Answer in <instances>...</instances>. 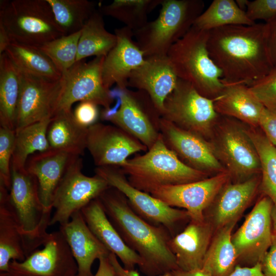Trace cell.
Here are the masks:
<instances>
[{"label":"cell","mask_w":276,"mask_h":276,"mask_svg":"<svg viewBox=\"0 0 276 276\" xmlns=\"http://www.w3.org/2000/svg\"><path fill=\"white\" fill-rule=\"evenodd\" d=\"M208 49L224 83L249 86L273 69L265 23L212 30L209 33Z\"/></svg>","instance_id":"6da1fadb"},{"label":"cell","mask_w":276,"mask_h":276,"mask_svg":"<svg viewBox=\"0 0 276 276\" xmlns=\"http://www.w3.org/2000/svg\"><path fill=\"white\" fill-rule=\"evenodd\" d=\"M109 220L126 244L141 257V270L147 276H159L178 269L169 242V232L151 224L137 215L125 196L109 187L99 196Z\"/></svg>","instance_id":"7a4b0ae2"},{"label":"cell","mask_w":276,"mask_h":276,"mask_svg":"<svg viewBox=\"0 0 276 276\" xmlns=\"http://www.w3.org/2000/svg\"><path fill=\"white\" fill-rule=\"evenodd\" d=\"M209 31L194 26L169 49L167 56L180 79L190 83L200 94L215 99L224 84L220 69L208 49Z\"/></svg>","instance_id":"3957f363"},{"label":"cell","mask_w":276,"mask_h":276,"mask_svg":"<svg viewBox=\"0 0 276 276\" xmlns=\"http://www.w3.org/2000/svg\"><path fill=\"white\" fill-rule=\"evenodd\" d=\"M120 168L132 186L146 193L157 187L196 181L209 175L184 164L166 146L161 134L146 153L128 159Z\"/></svg>","instance_id":"277c9868"},{"label":"cell","mask_w":276,"mask_h":276,"mask_svg":"<svg viewBox=\"0 0 276 276\" xmlns=\"http://www.w3.org/2000/svg\"><path fill=\"white\" fill-rule=\"evenodd\" d=\"M157 18L133 32L135 42L145 57L167 55L170 48L183 37L203 12L201 0H163Z\"/></svg>","instance_id":"5b68a950"},{"label":"cell","mask_w":276,"mask_h":276,"mask_svg":"<svg viewBox=\"0 0 276 276\" xmlns=\"http://www.w3.org/2000/svg\"><path fill=\"white\" fill-rule=\"evenodd\" d=\"M0 24L11 41L38 47L62 35L47 0H3Z\"/></svg>","instance_id":"8992f818"},{"label":"cell","mask_w":276,"mask_h":276,"mask_svg":"<svg viewBox=\"0 0 276 276\" xmlns=\"http://www.w3.org/2000/svg\"><path fill=\"white\" fill-rule=\"evenodd\" d=\"M9 201L19 224L26 257L42 245L51 212L45 211L39 198L37 178L25 168L11 164Z\"/></svg>","instance_id":"52a82bcc"},{"label":"cell","mask_w":276,"mask_h":276,"mask_svg":"<svg viewBox=\"0 0 276 276\" xmlns=\"http://www.w3.org/2000/svg\"><path fill=\"white\" fill-rule=\"evenodd\" d=\"M116 104L104 108L100 117L131 135L150 149L160 135L161 115L148 94L117 87L111 90Z\"/></svg>","instance_id":"ba28073f"},{"label":"cell","mask_w":276,"mask_h":276,"mask_svg":"<svg viewBox=\"0 0 276 276\" xmlns=\"http://www.w3.org/2000/svg\"><path fill=\"white\" fill-rule=\"evenodd\" d=\"M224 117L220 118L209 141L231 177L243 181L261 172L259 156L246 128L231 118Z\"/></svg>","instance_id":"9c48e42d"},{"label":"cell","mask_w":276,"mask_h":276,"mask_svg":"<svg viewBox=\"0 0 276 276\" xmlns=\"http://www.w3.org/2000/svg\"><path fill=\"white\" fill-rule=\"evenodd\" d=\"M220 115L214 100L200 94L190 83L179 79L167 97L162 118L177 127L209 140Z\"/></svg>","instance_id":"30bf717a"},{"label":"cell","mask_w":276,"mask_h":276,"mask_svg":"<svg viewBox=\"0 0 276 276\" xmlns=\"http://www.w3.org/2000/svg\"><path fill=\"white\" fill-rule=\"evenodd\" d=\"M104 58V56H100L88 62L84 60L77 61L62 75L54 115L60 111L72 110L73 104L78 101H90L104 108L111 107L114 99L110 89L104 85L102 79Z\"/></svg>","instance_id":"8fae6325"},{"label":"cell","mask_w":276,"mask_h":276,"mask_svg":"<svg viewBox=\"0 0 276 276\" xmlns=\"http://www.w3.org/2000/svg\"><path fill=\"white\" fill-rule=\"evenodd\" d=\"M82 159L77 156L67 168L54 195L49 226L68 222L72 215L98 198L110 186L100 176L82 172Z\"/></svg>","instance_id":"7c38bea8"},{"label":"cell","mask_w":276,"mask_h":276,"mask_svg":"<svg viewBox=\"0 0 276 276\" xmlns=\"http://www.w3.org/2000/svg\"><path fill=\"white\" fill-rule=\"evenodd\" d=\"M95 173L105 180L110 187L121 192L137 215L151 224L163 226L170 234L173 233L178 222L190 218L185 210L169 206L132 186L120 167H98Z\"/></svg>","instance_id":"4fadbf2b"},{"label":"cell","mask_w":276,"mask_h":276,"mask_svg":"<svg viewBox=\"0 0 276 276\" xmlns=\"http://www.w3.org/2000/svg\"><path fill=\"white\" fill-rule=\"evenodd\" d=\"M231 178L227 171L200 180L157 187L147 193L172 207L182 208L191 220L203 222L204 212Z\"/></svg>","instance_id":"5bb4252c"},{"label":"cell","mask_w":276,"mask_h":276,"mask_svg":"<svg viewBox=\"0 0 276 276\" xmlns=\"http://www.w3.org/2000/svg\"><path fill=\"white\" fill-rule=\"evenodd\" d=\"M42 245L23 261H11L10 275L77 276V264L60 230L49 233Z\"/></svg>","instance_id":"9a60e30c"},{"label":"cell","mask_w":276,"mask_h":276,"mask_svg":"<svg viewBox=\"0 0 276 276\" xmlns=\"http://www.w3.org/2000/svg\"><path fill=\"white\" fill-rule=\"evenodd\" d=\"M20 72L21 88L15 131L28 125L52 118L62 84L61 78L52 80L20 70Z\"/></svg>","instance_id":"2e32d148"},{"label":"cell","mask_w":276,"mask_h":276,"mask_svg":"<svg viewBox=\"0 0 276 276\" xmlns=\"http://www.w3.org/2000/svg\"><path fill=\"white\" fill-rule=\"evenodd\" d=\"M273 204L266 196L260 199L242 225L232 235V241L238 259L251 266L261 263L271 244Z\"/></svg>","instance_id":"e0dca14e"},{"label":"cell","mask_w":276,"mask_h":276,"mask_svg":"<svg viewBox=\"0 0 276 276\" xmlns=\"http://www.w3.org/2000/svg\"><path fill=\"white\" fill-rule=\"evenodd\" d=\"M86 149L98 167L121 168L131 155L148 148L121 128L96 123L88 128Z\"/></svg>","instance_id":"ac0fdd59"},{"label":"cell","mask_w":276,"mask_h":276,"mask_svg":"<svg viewBox=\"0 0 276 276\" xmlns=\"http://www.w3.org/2000/svg\"><path fill=\"white\" fill-rule=\"evenodd\" d=\"M160 133L166 146L188 166L208 175L226 171L216 157L209 140L162 118Z\"/></svg>","instance_id":"d6986e66"},{"label":"cell","mask_w":276,"mask_h":276,"mask_svg":"<svg viewBox=\"0 0 276 276\" xmlns=\"http://www.w3.org/2000/svg\"><path fill=\"white\" fill-rule=\"evenodd\" d=\"M178 79L167 55L153 56L146 57L144 63L131 72L128 87L147 93L162 117L164 102Z\"/></svg>","instance_id":"ffe728a7"},{"label":"cell","mask_w":276,"mask_h":276,"mask_svg":"<svg viewBox=\"0 0 276 276\" xmlns=\"http://www.w3.org/2000/svg\"><path fill=\"white\" fill-rule=\"evenodd\" d=\"M117 41L105 57L102 66V79L108 89L114 84L117 87H128V80L131 72L145 61L143 52L133 40V32L124 26L114 31Z\"/></svg>","instance_id":"44dd1931"},{"label":"cell","mask_w":276,"mask_h":276,"mask_svg":"<svg viewBox=\"0 0 276 276\" xmlns=\"http://www.w3.org/2000/svg\"><path fill=\"white\" fill-rule=\"evenodd\" d=\"M77 156L50 149L28 158L25 168L37 178L39 198L45 211L52 212L56 191L67 168Z\"/></svg>","instance_id":"7402d4cb"},{"label":"cell","mask_w":276,"mask_h":276,"mask_svg":"<svg viewBox=\"0 0 276 276\" xmlns=\"http://www.w3.org/2000/svg\"><path fill=\"white\" fill-rule=\"evenodd\" d=\"M59 230L67 243L78 266L77 276H93L91 267L96 259L110 253L93 234L81 211L74 213Z\"/></svg>","instance_id":"603a6c76"},{"label":"cell","mask_w":276,"mask_h":276,"mask_svg":"<svg viewBox=\"0 0 276 276\" xmlns=\"http://www.w3.org/2000/svg\"><path fill=\"white\" fill-rule=\"evenodd\" d=\"M88 227L109 250L122 262L124 267L133 270L136 265L143 264L141 257L124 242L108 218L99 197L81 210Z\"/></svg>","instance_id":"cb8c5ba5"},{"label":"cell","mask_w":276,"mask_h":276,"mask_svg":"<svg viewBox=\"0 0 276 276\" xmlns=\"http://www.w3.org/2000/svg\"><path fill=\"white\" fill-rule=\"evenodd\" d=\"M213 230L206 219L203 222L191 220L182 232L171 238L169 246L175 256L178 269L190 271L202 268Z\"/></svg>","instance_id":"d4e9b609"},{"label":"cell","mask_w":276,"mask_h":276,"mask_svg":"<svg viewBox=\"0 0 276 276\" xmlns=\"http://www.w3.org/2000/svg\"><path fill=\"white\" fill-rule=\"evenodd\" d=\"M259 185L256 176L243 181L227 182L210 205L212 210L209 221H212L214 229L237 221L254 198Z\"/></svg>","instance_id":"484cf974"},{"label":"cell","mask_w":276,"mask_h":276,"mask_svg":"<svg viewBox=\"0 0 276 276\" xmlns=\"http://www.w3.org/2000/svg\"><path fill=\"white\" fill-rule=\"evenodd\" d=\"M223 83L222 91L214 99L217 113L238 120L251 127L259 126L265 107L249 86L241 83Z\"/></svg>","instance_id":"4316f807"},{"label":"cell","mask_w":276,"mask_h":276,"mask_svg":"<svg viewBox=\"0 0 276 276\" xmlns=\"http://www.w3.org/2000/svg\"><path fill=\"white\" fill-rule=\"evenodd\" d=\"M26 256L20 227L9 201V192L0 183V272H8L11 261L21 262Z\"/></svg>","instance_id":"83f0119b"},{"label":"cell","mask_w":276,"mask_h":276,"mask_svg":"<svg viewBox=\"0 0 276 276\" xmlns=\"http://www.w3.org/2000/svg\"><path fill=\"white\" fill-rule=\"evenodd\" d=\"M88 128L79 125L73 111H60L51 119L47 130L50 149L79 156L86 149Z\"/></svg>","instance_id":"f1b7e54d"},{"label":"cell","mask_w":276,"mask_h":276,"mask_svg":"<svg viewBox=\"0 0 276 276\" xmlns=\"http://www.w3.org/2000/svg\"><path fill=\"white\" fill-rule=\"evenodd\" d=\"M20 88V70L4 52L0 55V124L15 131Z\"/></svg>","instance_id":"f546056e"},{"label":"cell","mask_w":276,"mask_h":276,"mask_svg":"<svg viewBox=\"0 0 276 276\" xmlns=\"http://www.w3.org/2000/svg\"><path fill=\"white\" fill-rule=\"evenodd\" d=\"M236 222L217 229L212 238L202 267L211 276H228L236 266L238 257L232 241V232Z\"/></svg>","instance_id":"4dcf8cb0"},{"label":"cell","mask_w":276,"mask_h":276,"mask_svg":"<svg viewBox=\"0 0 276 276\" xmlns=\"http://www.w3.org/2000/svg\"><path fill=\"white\" fill-rule=\"evenodd\" d=\"M103 16L96 10L81 30L76 62L93 56L105 57L116 45L117 36L106 29Z\"/></svg>","instance_id":"1f68e13d"},{"label":"cell","mask_w":276,"mask_h":276,"mask_svg":"<svg viewBox=\"0 0 276 276\" xmlns=\"http://www.w3.org/2000/svg\"><path fill=\"white\" fill-rule=\"evenodd\" d=\"M5 53L22 72L52 80H59L62 78L61 73L37 47L11 41Z\"/></svg>","instance_id":"d6a6232c"},{"label":"cell","mask_w":276,"mask_h":276,"mask_svg":"<svg viewBox=\"0 0 276 276\" xmlns=\"http://www.w3.org/2000/svg\"><path fill=\"white\" fill-rule=\"evenodd\" d=\"M252 21L234 0H214L196 19L193 26L201 30H212L228 26H250Z\"/></svg>","instance_id":"836d02e7"},{"label":"cell","mask_w":276,"mask_h":276,"mask_svg":"<svg viewBox=\"0 0 276 276\" xmlns=\"http://www.w3.org/2000/svg\"><path fill=\"white\" fill-rule=\"evenodd\" d=\"M63 35L80 31L97 10L96 3L87 0H47Z\"/></svg>","instance_id":"e575fe53"},{"label":"cell","mask_w":276,"mask_h":276,"mask_svg":"<svg viewBox=\"0 0 276 276\" xmlns=\"http://www.w3.org/2000/svg\"><path fill=\"white\" fill-rule=\"evenodd\" d=\"M51 119L28 125L15 131L12 164L20 168H25L26 162L31 155L50 150L47 130Z\"/></svg>","instance_id":"d590c367"},{"label":"cell","mask_w":276,"mask_h":276,"mask_svg":"<svg viewBox=\"0 0 276 276\" xmlns=\"http://www.w3.org/2000/svg\"><path fill=\"white\" fill-rule=\"evenodd\" d=\"M163 0H114L101 6L103 15L112 17L124 23L133 32L143 27L147 22L148 14Z\"/></svg>","instance_id":"8d00e7d4"},{"label":"cell","mask_w":276,"mask_h":276,"mask_svg":"<svg viewBox=\"0 0 276 276\" xmlns=\"http://www.w3.org/2000/svg\"><path fill=\"white\" fill-rule=\"evenodd\" d=\"M246 129L259 156L262 173L261 189L273 204L276 203V147L256 128L249 127Z\"/></svg>","instance_id":"74e56055"},{"label":"cell","mask_w":276,"mask_h":276,"mask_svg":"<svg viewBox=\"0 0 276 276\" xmlns=\"http://www.w3.org/2000/svg\"><path fill=\"white\" fill-rule=\"evenodd\" d=\"M81 34V30L74 34L62 35L37 48L49 58L63 75L76 62Z\"/></svg>","instance_id":"f35d334b"},{"label":"cell","mask_w":276,"mask_h":276,"mask_svg":"<svg viewBox=\"0 0 276 276\" xmlns=\"http://www.w3.org/2000/svg\"><path fill=\"white\" fill-rule=\"evenodd\" d=\"M15 142V131L0 127V183L9 191L11 186V165Z\"/></svg>","instance_id":"ab89813d"},{"label":"cell","mask_w":276,"mask_h":276,"mask_svg":"<svg viewBox=\"0 0 276 276\" xmlns=\"http://www.w3.org/2000/svg\"><path fill=\"white\" fill-rule=\"evenodd\" d=\"M249 88L266 108L276 110V68Z\"/></svg>","instance_id":"60d3db41"},{"label":"cell","mask_w":276,"mask_h":276,"mask_svg":"<svg viewBox=\"0 0 276 276\" xmlns=\"http://www.w3.org/2000/svg\"><path fill=\"white\" fill-rule=\"evenodd\" d=\"M246 13L252 21L265 22L276 16V0H255L249 1Z\"/></svg>","instance_id":"b9f144b4"},{"label":"cell","mask_w":276,"mask_h":276,"mask_svg":"<svg viewBox=\"0 0 276 276\" xmlns=\"http://www.w3.org/2000/svg\"><path fill=\"white\" fill-rule=\"evenodd\" d=\"M98 106L90 101L80 102L73 112L76 122L87 128L97 123L99 117Z\"/></svg>","instance_id":"7bdbcfd3"},{"label":"cell","mask_w":276,"mask_h":276,"mask_svg":"<svg viewBox=\"0 0 276 276\" xmlns=\"http://www.w3.org/2000/svg\"><path fill=\"white\" fill-rule=\"evenodd\" d=\"M259 126L264 135L276 147V110L265 107L261 116Z\"/></svg>","instance_id":"ee69618b"},{"label":"cell","mask_w":276,"mask_h":276,"mask_svg":"<svg viewBox=\"0 0 276 276\" xmlns=\"http://www.w3.org/2000/svg\"><path fill=\"white\" fill-rule=\"evenodd\" d=\"M264 276H276V235L273 234L271 244L261 262Z\"/></svg>","instance_id":"f6af8a7d"},{"label":"cell","mask_w":276,"mask_h":276,"mask_svg":"<svg viewBox=\"0 0 276 276\" xmlns=\"http://www.w3.org/2000/svg\"><path fill=\"white\" fill-rule=\"evenodd\" d=\"M268 49L273 68H276V16L265 22Z\"/></svg>","instance_id":"bcb514c9"},{"label":"cell","mask_w":276,"mask_h":276,"mask_svg":"<svg viewBox=\"0 0 276 276\" xmlns=\"http://www.w3.org/2000/svg\"><path fill=\"white\" fill-rule=\"evenodd\" d=\"M108 258L113 268L115 276H141L135 269H125L120 264L117 256L114 254L110 253ZM159 276H172V275L170 272H169Z\"/></svg>","instance_id":"7dc6e473"},{"label":"cell","mask_w":276,"mask_h":276,"mask_svg":"<svg viewBox=\"0 0 276 276\" xmlns=\"http://www.w3.org/2000/svg\"><path fill=\"white\" fill-rule=\"evenodd\" d=\"M228 276H264L261 264L258 263L249 267L236 265L234 270Z\"/></svg>","instance_id":"c3c4849f"},{"label":"cell","mask_w":276,"mask_h":276,"mask_svg":"<svg viewBox=\"0 0 276 276\" xmlns=\"http://www.w3.org/2000/svg\"><path fill=\"white\" fill-rule=\"evenodd\" d=\"M108 257H102L99 259L98 269L93 276H115Z\"/></svg>","instance_id":"681fc988"},{"label":"cell","mask_w":276,"mask_h":276,"mask_svg":"<svg viewBox=\"0 0 276 276\" xmlns=\"http://www.w3.org/2000/svg\"><path fill=\"white\" fill-rule=\"evenodd\" d=\"M172 276H211L203 269H198L190 271H185L179 269L171 271Z\"/></svg>","instance_id":"f907efd6"},{"label":"cell","mask_w":276,"mask_h":276,"mask_svg":"<svg viewBox=\"0 0 276 276\" xmlns=\"http://www.w3.org/2000/svg\"><path fill=\"white\" fill-rule=\"evenodd\" d=\"M11 41V39L5 28L0 24V55L5 52Z\"/></svg>","instance_id":"816d5d0a"},{"label":"cell","mask_w":276,"mask_h":276,"mask_svg":"<svg viewBox=\"0 0 276 276\" xmlns=\"http://www.w3.org/2000/svg\"><path fill=\"white\" fill-rule=\"evenodd\" d=\"M271 220L274 235H276V203L273 204L271 210Z\"/></svg>","instance_id":"f5cc1de1"},{"label":"cell","mask_w":276,"mask_h":276,"mask_svg":"<svg viewBox=\"0 0 276 276\" xmlns=\"http://www.w3.org/2000/svg\"><path fill=\"white\" fill-rule=\"evenodd\" d=\"M238 6L243 10L245 11L244 9L245 8L246 10L248 1L246 0H237L236 1Z\"/></svg>","instance_id":"db71d44e"},{"label":"cell","mask_w":276,"mask_h":276,"mask_svg":"<svg viewBox=\"0 0 276 276\" xmlns=\"http://www.w3.org/2000/svg\"><path fill=\"white\" fill-rule=\"evenodd\" d=\"M0 276H10L8 272H0Z\"/></svg>","instance_id":"11a10c76"},{"label":"cell","mask_w":276,"mask_h":276,"mask_svg":"<svg viewBox=\"0 0 276 276\" xmlns=\"http://www.w3.org/2000/svg\"></svg>","instance_id":"9f6ffc18"}]
</instances>
